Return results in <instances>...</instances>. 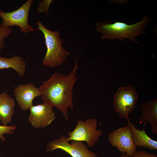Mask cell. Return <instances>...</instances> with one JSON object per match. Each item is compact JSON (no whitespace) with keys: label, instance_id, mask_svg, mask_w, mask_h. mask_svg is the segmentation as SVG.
Instances as JSON below:
<instances>
[{"label":"cell","instance_id":"6da1fadb","mask_svg":"<svg viewBox=\"0 0 157 157\" xmlns=\"http://www.w3.org/2000/svg\"><path fill=\"white\" fill-rule=\"evenodd\" d=\"M78 67L76 58L73 69L67 75L55 72L48 80L43 81L39 88L44 102L57 108L67 121L68 108L73 109L72 91L78 79L76 75Z\"/></svg>","mask_w":157,"mask_h":157},{"label":"cell","instance_id":"7a4b0ae2","mask_svg":"<svg viewBox=\"0 0 157 157\" xmlns=\"http://www.w3.org/2000/svg\"><path fill=\"white\" fill-rule=\"evenodd\" d=\"M151 17L145 15L143 19L134 24L129 25L122 22L113 23L103 22H97V31L101 32L103 35L101 39H119L121 41L125 39H131L133 42L139 44L135 37L140 34H145L144 28L147 23L151 21Z\"/></svg>","mask_w":157,"mask_h":157},{"label":"cell","instance_id":"3957f363","mask_svg":"<svg viewBox=\"0 0 157 157\" xmlns=\"http://www.w3.org/2000/svg\"><path fill=\"white\" fill-rule=\"evenodd\" d=\"M38 28L43 33L44 38L47 51L42 60V65L53 67L62 64L69 55V52L62 47L63 40L58 31H51L47 29L40 21L36 22Z\"/></svg>","mask_w":157,"mask_h":157},{"label":"cell","instance_id":"277c9868","mask_svg":"<svg viewBox=\"0 0 157 157\" xmlns=\"http://www.w3.org/2000/svg\"><path fill=\"white\" fill-rule=\"evenodd\" d=\"M97 122L95 119L88 118L85 121L78 119L74 129L69 132L68 137H66L67 141H85L88 147H92L98 141L102 133L100 130L96 129Z\"/></svg>","mask_w":157,"mask_h":157},{"label":"cell","instance_id":"5b68a950","mask_svg":"<svg viewBox=\"0 0 157 157\" xmlns=\"http://www.w3.org/2000/svg\"><path fill=\"white\" fill-rule=\"evenodd\" d=\"M33 1L28 0L17 9L11 12H4L0 10V17L3 20L1 26L7 28L17 26L23 34L34 31L28 22L29 10Z\"/></svg>","mask_w":157,"mask_h":157},{"label":"cell","instance_id":"8992f818","mask_svg":"<svg viewBox=\"0 0 157 157\" xmlns=\"http://www.w3.org/2000/svg\"><path fill=\"white\" fill-rule=\"evenodd\" d=\"M138 97L136 92L131 85L119 88L114 97V110L122 118L129 119L128 115L134 109Z\"/></svg>","mask_w":157,"mask_h":157},{"label":"cell","instance_id":"52a82bcc","mask_svg":"<svg viewBox=\"0 0 157 157\" xmlns=\"http://www.w3.org/2000/svg\"><path fill=\"white\" fill-rule=\"evenodd\" d=\"M70 141L69 143L66 137L62 135L58 138L49 143L46 151L49 152L59 149L67 152L72 157H98L95 153L88 150V146L83 142Z\"/></svg>","mask_w":157,"mask_h":157},{"label":"cell","instance_id":"ba28073f","mask_svg":"<svg viewBox=\"0 0 157 157\" xmlns=\"http://www.w3.org/2000/svg\"><path fill=\"white\" fill-rule=\"evenodd\" d=\"M108 140L111 145L116 147L122 154L126 153L129 156L132 157L136 151L134 144L131 128L125 126L113 131L109 134Z\"/></svg>","mask_w":157,"mask_h":157},{"label":"cell","instance_id":"9c48e42d","mask_svg":"<svg viewBox=\"0 0 157 157\" xmlns=\"http://www.w3.org/2000/svg\"><path fill=\"white\" fill-rule=\"evenodd\" d=\"M52 107L44 102L30 107L28 109L30 113L28 119L32 126L39 128L49 125L56 118Z\"/></svg>","mask_w":157,"mask_h":157},{"label":"cell","instance_id":"30bf717a","mask_svg":"<svg viewBox=\"0 0 157 157\" xmlns=\"http://www.w3.org/2000/svg\"><path fill=\"white\" fill-rule=\"evenodd\" d=\"M14 92L19 106L25 111L33 105V101L35 98L41 96L39 88L36 87L32 83L19 85Z\"/></svg>","mask_w":157,"mask_h":157},{"label":"cell","instance_id":"8fae6325","mask_svg":"<svg viewBox=\"0 0 157 157\" xmlns=\"http://www.w3.org/2000/svg\"><path fill=\"white\" fill-rule=\"evenodd\" d=\"M142 115L140 121L145 126L147 122L150 124L152 133L157 135V99H155L146 102L142 106Z\"/></svg>","mask_w":157,"mask_h":157},{"label":"cell","instance_id":"7c38bea8","mask_svg":"<svg viewBox=\"0 0 157 157\" xmlns=\"http://www.w3.org/2000/svg\"><path fill=\"white\" fill-rule=\"evenodd\" d=\"M127 124L131 129L133 143L137 147H142L148 149H157V141L151 138L146 133L144 129L140 130L130 121L127 120Z\"/></svg>","mask_w":157,"mask_h":157},{"label":"cell","instance_id":"4fadbf2b","mask_svg":"<svg viewBox=\"0 0 157 157\" xmlns=\"http://www.w3.org/2000/svg\"><path fill=\"white\" fill-rule=\"evenodd\" d=\"M15 105L14 99L6 92L0 94V120L3 126L11 122Z\"/></svg>","mask_w":157,"mask_h":157},{"label":"cell","instance_id":"5bb4252c","mask_svg":"<svg viewBox=\"0 0 157 157\" xmlns=\"http://www.w3.org/2000/svg\"><path fill=\"white\" fill-rule=\"evenodd\" d=\"M12 68L20 76L25 74L26 64L21 57L15 55L12 57L8 58L0 56V69Z\"/></svg>","mask_w":157,"mask_h":157},{"label":"cell","instance_id":"9a60e30c","mask_svg":"<svg viewBox=\"0 0 157 157\" xmlns=\"http://www.w3.org/2000/svg\"><path fill=\"white\" fill-rule=\"evenodd\" d=\"M12 29L10 27L3 28L0 23V52L5 46L6 39L12 33Z\"/></svg>","mask_w":157,"mask_h":157},{"label":"cell","instance_id":"2e32d148","mask_svg":"<svg viewBox=\"0 0 157 157\" xmlns=\"http://www.w3.org/2000/svg\"><path fill=\"white\" fill-rule=\"evenodd\" d=\"M53 1L52 0H44L43 1H40L37 8V12L38 13H45L47 16L50 5Z\"/></svg>","mask_w":157,"mask_h":157},{"label":"cell","instance_id":"e0dca14e","mask_svg":"<svg viewBox=\"0 0 157 157\" xmlns=\"http://www.w3.org/2000/svg\"><path fill=\"white\" fill-rule=\"evenodd\" d=\"M16 127L15 125L8 126H7L0 125V138L2 141H4L5 140V138L3 135L5 133L12 134L14 131Z\"/></svg>","mask_w":157,"mask_h":157},{"label":"cell","instance_id":"ac0fdd59","mask_svg":"<svg viewBox=\"0 0 157 157\" xmlns=\"http://www.w3.org/2000/svg\"><path fill=\"white\" fill-rule=\"evenodd\" d=\"M131 157H157L156 154L149 153L145 150L136 151Z\"/></svg>","mask_w":157,"mask_h":157},{"label":"cell","instance_id":"d6986e66","mask_svg":"<svg viewBox=\"0 0 157 157\" xmlns=\"http://www.w3.org/2000/svg\"><path fill=\"white\" fill-rule=\"evenodd\" d=\"M120 157H129L126 153H123L120 155Z\"/></svg>","mask_w":157,"mask_h":157},{"label":"cell","instance_id":"ffe728a7","mask_svg":"<svg viewBox=\"0 0 157 157\" xmlns=\"http://www.w3.org/2000/svg\"></svg>","mask_w":157,"mask_h":157}]
</instances>
